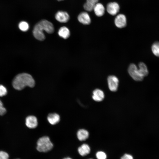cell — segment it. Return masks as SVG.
I'll use <instances>...</instances> for the list:
<instances>
[{
  "instance_id": "obj_1",
  "label": "cell",
  "mask_w": 159,
  "mask_h": 159,
  "mask_svg": "<svg viewBox=\"0 0 159 159\" xmlns=\"http://www.w3.org/2000/svg\"><path fill=\"white\" fill-rule=\"evenodd\" d=\"M44 30L49 34L53 33L54 28L53 24L46 20H42L37 23L34 27L33 33L35 38L40 40H44L45 36Z\"/></svg>"
},
{
  "instance_id": "obj_2",
  "label": "cell",
  "mask_w": 159,
  "mask_h": 159,
  "mask_svg": "<svg viewBox=\"0 0 159 159\" xmlns=\"http://www.w3.org/2000/svg\"><path fill=\"white\" fill-rule=\"evenodd\" d=\"M35 85V82L32 76L26 73L17 75L12 82L13 87L18 90H21L26 86L33 87Z\"/></svg>"
},
{
  "instance_id": "obj_3",
  "label": "cell",
  "mask_w": 159,
  "mask_h": 159,
  "mask_svg": "<svg viewBox=\"0 0 159 159\" xmlns=\"http://www.w3.org/2000/svg\"><path fill=\"white\" fill-rule=\"evenodd\" d=\"M53 146L49 138L47 136H44L40 138L38 140L37 149L40 152H45L51 150Z\"/></svg>"
},
{
  "instance_id": "obj_4",
  "label": "cell",
  "mask_w": 159,
  "mask_h": 159,
  "mask_svg": "<svg viewBox=\"0 0 159 159\" xmlns=\"http://www.w3.org/2000/svg\"><path fill=\"white\" fill-rule=\"evenodd\" d=\"M128 73L131 77L137 81H142L144 78L140 74L138 67L134 64H131L128 69Z\"/></svg>"
},
{
  "instance_id": "obj_5",
  "label": "cell",
  "mask_w": 159,
  "mask_h": 159,
  "mask_svg": "<svg viewBox=\"0 0 159 159\" xmlns=\"http://www.w3.org/2000/svg\"><path fill=\"white\" fill-rule=\"evenodd\" d=\"M108 87L112 92H115L118 87L119 80L118 78L114 75L109 76L107 78Z\"/></svg>"
},
{
  "instance_id": "obj_6",
  "label": "cell",
  "mask_w": 159,
  "mask_h": 159,
  "mask_svg": "<svg viewBox=\"0 0 159 159\" xmlns=\"http://www.w3.org/2000/svg\"><path fill=\"white\" fill-rule=\"evenodd\" d=\"M115 24L118 28H122L125 27L127 24V20L125 15L122 14L118 15L115 19Z\"/></svg>"
},
{
  "instance_id": "obj_7",
  "label": "cell",
  "mask_w": 159,
  "mask_h": 159,
  "mask_svg": "<svg viewBox=\"0 0 159 159\" xmlns=\"http://www.w3.org/2000/svg\"><path fill=\"white\" fill-rule=\"evenodd\" d=\"M56 20L61 23H66L69 19V16L68 13L66 11H59L55 15Z\"/></svg>"
},
{
  "instance_id": "obj_8",
  "label": "cell",
  "mask_w": 159,
  "mask_h": 159,
  "mask_svg": "<svg viewBox=\"0 0 159 159\" xmlns=\"http://www.w3.org/2000/svg\"><path fill=\"white\" fill-rule=\"evenodd\" d=\"M120 6L116 2H112L108 3L107 6V12L112 15H116L119 11Z\"/></svg>"
},
{
  "instance_id": "obj_9",
  "label": "cell",
  "mask_w": 159,
  "mask_h": 159,
  "mask_svg": "<svg viewBox=\"0 0 159 159\" xmlns=\"http://www.w3.org/2000/svg\"><path fill=\"white\" fill-rule=\"evenodd\" d=\"M26 125L28 128L33 129L35 128L38 125V121L37 117L33 115H30L26 119Z\"/></svg>"
},
{
  "instance_id": "obj_10",
  "label": "cell",
  "mask_w": 159,
  "mask_h": 159,
  "mask_svg": "<svg viewBox=\"0 0 159 159\" xmlns=\"http://www.w3.org/2000/svg\"><path fill=\"white\" fill-rule=\"evenodd\" d=\"M78 19L79 21L84 25H88L91 22V19L88 13L86 12H81L78 15Z\"/></svg>"
},
{
  "instance_id": "obj_11",
  "label": "cell",
  "mask_w": 159,
  "mask_h": 159,
  "mask_svg": "<svg viewBox=\"0 0 159 159\" xmlns=\"http://www.w3.org/2000/svg\"><path fill=\"white\" fill-rule=\"evenodd\" d=\"M92 98L94 100L97 102L102 101L104 99L105 95L103 92L100 89H96L92 92Z\"/></svg>"
},
{
  "instance_id": "obj_12",
  "label": "cell",
  "mask_w": 159,
  "mask_h": 159,
  "mask_svg": "<svg viewBox=\"0 0 159 159\" xmlns=\"http://www.w3.org/2000/svg\"><path fill=\"white\" fill-rule=\"evenodd\" d=\"M47 119L49 123L52 125H54L59 122L60 117L59 115L56 113H51L48 115Z\"/></svg>"
},
{
  "instance_id": "obj_13",
  "label": "cell",
  "mask_w": 159,
  "mask_h": 159,
  "mask_svg": "<svg viewBox=\"0 0 159 159\" xmlns=\"http://www.w3.org/2000/svg\"><path fill=\"white\" fill-rule=\"evenodd\" d=\"M78 151L81 155L85 156L90 153V148L88 144L84 143L78 148Z\"/></svg>"
},
{
  "instance_id": "obj_14",
  "label": "cell",
  "mask_w": 159,
  "mask_h": 159,
  "mask_svg": "<svg viewBox=\"0 0 159 159\" xmlns=\"http://www.w3.org/2000/svg\"><path fill=\"white\" fill-rule=\"evenodd\" d=\"M93 10L96 15L98 16H101L105 13V9L103 5L100 3L95 4Z\"/></svg>"
},
{
  "instance_id": "obj_15",
  "label": "cell",
  "mask_w": 159,
  "mask_h": 159,
  "mask_svg": "<svg viewBox=\"0 0 159 159\" xmlns=\"http://www.w3.org/2000/svg\"><path fill=\"white\" fill-rule=\"evenodd\" d=\"M77 136L78 140L81 141H84L88 138L89 136V133L86 130L80 129L77 133Z\"/></svg>"
},
{
  "instance_id": "obj_16",
  "label": "cell",
  "mask_w": 159,
  "mask_h": 159,
  "mask_svg": "<svg viewBox=\"0 0 159 159\" xmlns=\"http://www.w3.org/2000/svg\"><path fill=\"white\" fill-rule=\"evenodd\" d=\"M138 66V71L141 75L144 77L147 76L149 72L146 65L143 62H140Z\"/></svg>"
},
{
  "instance_id": "obj_17",
  "label": "cell",
  "mask_w": 159,
  "mask_h": 159,
  "mask_svg": "<svg viewBox=\"0 0 159 159\" xmlns=\"http://www.w3.org/2000/svg\"><path fill=\"white\" fill-rule=\"evenodd\" d=\"M58 34L61 37L66 39L70 36V32L67 28L65 26H62L59 29Z\"/></svg>"
},
{
  "instance_id": "obj_18",
  "label": "cell",
  "mask_w": 159,
  "mask_h": 159,
  "mask_svg": "<svg viewBox=\"0 0 159 159\" xmlns=\"http://www.w3.org/2000/svg\"><path fill=\"white\" fill-rule=\"evenodd\" d=\"M151 49L153 54L155 56L159 57V42H154L151 46Z\"/></svg>"
},
{
  "instance_id": "obj_19",
  "label": "cell",
  "mask_w": 159,
  "mask_h": 159,
  "mask_svg": "<svg viewBox=\"0 0 159 159\" xmlns=\"http://www.w3.org/2000/svg\"><path fill=\"white\" fill-rule=\"evenodd\" d=\"M19 27L21 31L25 32L28 30L29 26L27 22L25 21H22L19 23Z\"/></svg>"
},
{
  "instance_id": "obj_20",
  "label": "cell",
  "mask_w": 159,
  "mask_h": 159,
  "mask_svg": "<svg viewBox=\"0 0 159 159\" xmlns=\"http://www.w3.org/2000/svg\"><path fill=\"white\" fill-rule=\"evenodd\" d=\"M95 4L87 3H86L84 4L83 7L85 10L87 11H91L94 9Z\"/></svg>"
},
{
  "instance_id": "obj_21",
  "label": "cell",
  "mask_w": 159,
  "mask_h": 159,
  "mask_svg": "<svg viewBox=\"0 0 159 159\" xmlns=\"http://www.w3.org/2000/svg\"><path fill=\"white\" fill-rule=\"evenodd\" d=\"M96 157L97 159H106L107 155L104 152L100 151L97 152L96 154Z\"/></svg>"
},
{
  "instance_id": "obj_22",
  "label": "cell",
  "mask_w": 159,
  "mask_h": 159,
  "mask_svg": "<svg viewBox=\"0 0 159 159\" xmlns=\"http://www.w3.org/2000/svg\"><path fill=\"white\" fill-rule=\"evenodd\" d=\"M7 92L6 88L3 85H0V97H3L6 95Z\"/></svg>"
},
{
  "instance_id": "obj_23",
  "label": "cell",
  "mask_w": 159,
  "mask_h": 159,
  "mask_svg": "<svg viewBox=\"0 0 159 159\" xmlns=\"http://www.w3.org/2000/svg\"><path fill=\"white\" fill-rule=\"evenodd\" d=\"M6 112V108L3 106V104L0 100V115H3L5 114Z\"/></svg>"
},
{
  "instance_id": "obj_24",
  "label": "cell",
  "mask_w": 159,
  "mask_h": 159,
  "mask_svg": "<svg viewBox=\"0 0 159 159\" xmlns=\"http://www.w3.org/2000/svg\"><path fill=\"white\" fill-rule=\"evenodd\" d=\"M9 155L6 152L3 151H0V159H9Z\"/></svg>"
},
{
  "instance_id": "obj_25",
  "label": "cell",
  "mask_w": 159,
  "mask_h": 159,
  "mask_svg": "<svg viewBox=\"0 0 159 159\" xmlns=\"http://www.w3.org/2000/svg\"><path fill=\"white\" fill-rule=\"evenodd\" d=\"M120 159H133V158L131 155L126 153Z\"/></svg>"
},
{
  "instance_id": "obj_26",
  "label": "cell",
  "mask_w": 159,
  "mask_h": 159,
  "mask_svg": "<svg viewBox=\"0 0 159 159\" xmlns=\"http://www.w3.org/2000/svg\"><path fill=\"white\" fill-rule=\"evenodd\" d=\"M98 0H86V2L95 4L98 2Z\"/></svg>"
},
{
  "instance_id": "obj_27",
  "label": "cell",
  "mask_w": 159,
  "mask_h": 159,
  "mask_svg": "<svg viewBox=\"0 0 159 159\" xmlns=\"http://www.w3.org/2000/svg\"><path fill=\"white\" fill-rule=\"evenodd\" d=\"M63 159H72L70 158L67 157V158H64Z\"/></svg>"
},
{
  "instance_id": "obj_28",
  "label": "cell",
  "mask_w": 159,
  "mask_h": 159,
  "mask_svg": "<svg viewBox=\"0 0 159 159\" xmlns=\"http://www.w3.org/2000/svg\"><path fill=\"white\" fill-rule=\"evenodd\" d=\"M58 1H62V0H57Z\"/></svg>"
},
{
  "instance_id": "obj_29",
  "label": "cell",
  "mask_w": 159,
  "mask_h": 159,
  "mask_svg": "<svg viewBox=\"0 0 159 159\" xmlns=\"http://www.w3.org/2000/svg\"><path fill=\"white\" fill-rule=\"evenodd\" d=\"M92 159V158H89V159Z\"/></svg>"
},
{
  "instance_id": "obj_30",
  "label": "cell",
  "mask_w": 159,
  "mask_h": 159,
  "mask_svg": "<svg viewBox=\"0 0 159 159\" xmlns=\"http://www.w3.org/2000/svg\"></svg>"
}]
</instances>
